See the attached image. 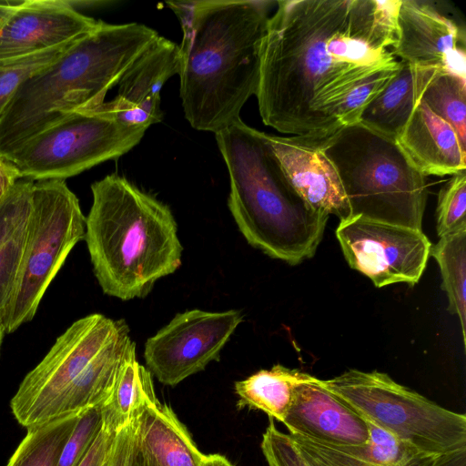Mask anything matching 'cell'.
Returning <instances> with one entry per match:
<instances>
[{"label":"cell","mask_w":466,"mask_h":466,"mask_svg":"<svg viewBox=\"0 0 466 466\" xmlns=\"http://www.w3.org/2000/svg\"><path fill=\"white\" fill-rule=\"evenodd\" d=\"M277 4L261 46V119L280 133L324 139L345 127L343 105L355 88L398 71L400 0Z\"/></svg>","instance_id":"6da1fadb"},{"label":"cell","mask_w":466,"mask_h":466,"mask_svg":"<svg viewBox=\"0 0 466 466\" xmlns=\"http://www.w3.org/2000/svg\"><path fill=\"white\" fill-rule=\"evenodd\" d=\"M180 20V98L190 126L217 133L240 119L258 92L260 56L272 2H167Z\"/></svg>","instance_id":"7a4b0ae2"},{"label":"cell","mask_w":466,"mask_h":466,"mask_svg":"<svg viewBox=\"0 0 466 466\" xmlns=\"http://www.w3.org/2000/svg\"><path fill=\"white\" fill-rule=\"evenodd\" d=\"M158 36L143 24L98 21L13 94L0 112V158L67 115L100 106L107 92Z\"/></svg>","instance_id":"3957f363"},{"label":"cell","mask_w":466,"mask_h":466,"mask_svg":"<svg viewBox=\"0 0 466 466\" xmlns=\"http://www.w3.org/2000/svg\"><path fill=\"white\" fill-rule=\"evenodd\" d=\"M91 191L84 239L99 286L122 300L147 296L181 266L169 207L116 174L93 183Z\"/></svg>","instance_id":"277c9868"},{"label":"cell","mask_w":466,"mask_h":466,"mask_svg":"<svg viewBox=\"0 0 466 466\" xmlns=\"http://www.w3.org/2000/svg\"><path fill=\"white\" fill-rule=\"evenodd\" d=\"M215 137L229 175L228 209L247 242L290 265L311 258L329 216L297 194L266 133L238 119Z\"/></svg>","instance_id":"5b68a950"},{"label":"cell","mask_w":466,"mask_h":466,"mask_svg":"<svg viewBox=\"0 0 466 466\" xmlns=\"http://www.w3.org/2000/svg\"><path fill=\"white\" fill-rule=\"evenodd\" d=\"M136 355L125 320L100 313L83 317L25 377L11 400L12 412L30 429L101 405Z\"/></svg>","instance_id":"8992f818"},{"label":"cell","mask_w":466,"mask_h":466,"mask_svg":"<svg viewBox=\"0 0 466 466\" xmlns=\"http://www.w3.org/2000/svg\"><path fill=\"white\" fill-rule=\"evenodd\" d=\"M319 143L339 175L351 217L422 230L425 176L395 138L356 122Z\"/></svg>","instance_id":"52a82bcc"},{"label":"cell","mask_w":466,"mask_h":466,"mask_svg":"<svg viewBox=\"0 0 466 466\" xmlns=\"http://www.w3.org/2000/svg\"><path fill=\"white\" fill-rule=\"evenodd\" d=\"M324 386L363 418L429 453L466 450V416L448 410L378 370L350 369Z\"/></svg>","instance_id":"ba28073f"},{"label":"cell","mask_w":466,"mask_h":466,"mask_svg":"<svg viewBox=\"0 0 466 466\" xmlns=\"http://www.w3.org/2000/svg\"><path fill=\"white\" fill-rule=\"evenodd\" d=\"M102 105L67 115L25 140L2 160L19 179L42 181L65 180L121 157L140 142L147 128L117 120Z\"/></svg>","instance_id":"9c48e42d"},{"label":"cell","mask_w":466,"mask_h":466,"mask_svg":"<svg viewBox=\"0 0 466 466\" xmlns=\"http://www.w3.org/2000/svg\"><path fill=\"white\" fill-rule=\"evenodd\" d=\"M85 231L86 217L78 198L64 180L34 183L27 236L3 324L5 333L34 318L46 290Z\"/></svg>","instance_id":"30bf717a"},{"label":"cell","mask_w":466,"mask_h":466,"mask_svg":"<svg viewBox=\"0 0 466 466\" xmlns=\"http://www.w3.org/2000/svg\"><path fill=\"white\" fill-rule=\"evenodd\" d=\"M243 320L238 309L177 313L145 343L147 369L167 386H176L217 360Z\"/></svg>","instance_id":"8fae6325"},{"label":"cell","mask_w":466,"mask_h":466,"mask_svg":"<svg viewBox=\"0 0 466 466\" xmlns=\"http://www.w3.org/2000/svg\"><path fill=\"white\" fill-rule=\"evenodd\" d=\"M336 237L349 266L378 288L418 283L431 248L422 230L359 216L339 221Z\"/></svg>","instance_id":"7c38bea8"},{"label":"cell","mask_w":466,"mask_h":466,"mask_svg":"<svg viewBox=\"0 0 466 466\" xmlns=\"http://www.w3.org/2000/svg\"><path fill=\"white\" fill-rule=\"evenodd\" d=\"M97 24L67 0L0 1V61L69 43Z\"/></svg>","instance_id":"4fadbf2b"},{"label":"cell","mask_w":466,"mask_h":466,"mask_svg":"<svg viewBox=\"0 0 466 466\" xmlns=\"http://www.w3.org/2000/svg\"><path fill=\"white\" fill-rule=\"evenodd\" d=\"M394 56L466 79L464 33L429 1L400 0Z\"/></svg>","instance_id":"5bb4252c"},{"label":"cell","mask_w":466,"mask_h":466,"mask_svg":"<svg viewBox=\"0 0 466 466\" xmlns=\"http://www.w3.org/2000/svg\"><path fill=\"white\" fill-rule=\"evenodd\" d=\"M266 139L287 179L312 210L339 221L351 217L339 175L319 140L271 134Z\"/></svg>","instance_id":"9a60e30c"},{"label":"cell","mask_w":466,"mask_h":466,"mask_svg":"<svg viewBox=\"0 0 466 466\" xmlns=\"http://www.w3.org/2000/svg\"><path fill=\"white\" fill-rule=\"evenodd\" d=\"M178 72V45L159 35L123 74L116 97L102 106L117 120L147 129L162 120L160 90Z\"/></svg>","instance_id":"2e32d148"},{"label":"cell","mask_w":466,"mask_h":466,"mask_svg":"<svg viewBox=\"0 0 466 466\" xmlns=\"http://www.w3.org/2000/svg\"><path fill=\"white\" fill-rule=\"evenodd\" d=\"M290 435L336 446H358L370 440L366 420L316 379L296 388L282 422Z\"/></svg>","instance_id":"e0dca14e"},{"label":"cell","mask_w":466,"mask_h":466,"mask_svg":"<svg viewBox=\"0 0 466 466\" xmlns=\"http://www.w3.org/2000/svg\"><path fill=\"white\" fill-rule=\"evenodd\" d=\"M365 420L370 440L363 445L336 446L289 435L311 466H441L447 456L422 451Z\"/></svg>","instance_id":"ac0fdd59"},{"label":"cell","mask_w":466,"mask_h":466,"mask_svg":"<svg viewBox=\"0 0 466 466\" xmlns=\"http://www.w3.org/2000/svg\"><path fill=\"white\" fill-rule=\"evenodd\" d=\"M395 140L425 177L452 176L466 170V148L455 130L422 100Z\"/></svg>","instance_id":"d6986e66"},{"label":"cell","mask_w":466,"mask_h":466,"mask_svg":"<svg viewBox=\"0 0 466 466\" xmlns=\"http://www.w3.org/2000/svg\"><path fill=\"white\" fill-rule=\"evenodd\" d=\"M202 457L169 406L157 400L137 419L131 466H200Z\"/></svg>","instance_id":"ffe728a7"},{"label":"cell","mask_w":466,"mask_h":466,"mask_svg":"<svg viewBox=\"0 0 466 466\" xmlns=\"http://www.w3.org/2000/svg\"><path fill=\"white\" fill-rule=\"evenodd\" d=\"M441 71L400 60L398 71L366 106L359 122L395 138L420 102L428 85Z\"/></svg>","instance_id":"44dd1931"},{"label":"cell","mask_w":466,"mask_h":466,"mask_svg":"<svg viewBox=\"0 0 466 466\" xmlns=\"http://www.w3.org/2000/svg\"><path fill=\"white\" fill-rule=\"evenodd\" d=\"M34 182L18 179L0 200V327L18 278L32 208Z\"/></svg>","instance_id":"7402d4cb"},{"label":"cell","mask_w":466,"mask_h":466,"mask_svg":"<svg viewBox=\"0 0 466 466\" xmlns=\"http://www.w3.org/2000/svg\"><path fill=\"white\" fill-rule=\"evenodd\" d=\"M317 378L297 369L280 364L260 370L245 380L235 382L238 407H248L265 412L269 418L283 422L299 385Z\"/></svg>","instance_id":"603a6c76"},{"label":"cell","mask_w":466,"mask_h":466,"mask_svg":"<svg viewBox=\"0 0 466 466\" xmlns=\"http://www.w3.org/2000/svg\"><path fill=\"white\" fill-rule=\"evenodd\" d=\"M157 400L152 375L136 355L125 364L112 393L101 404L103 426L117 432L136 421L144 409Z\"/></svg>","instance_id":"cb8c5ba5"},{"label":"cell","mask_w":466,"mask_h":466,"mask_svg":"<svg viewBox=\"0 0 466 466\" xmlns=\"http://www.w3.org/2000/svg\"><path fill=\"white\" fill-rule=\"evenodd\" d=\"M430 255L439 264L448 309L458 316L463 346L466 345V228L440 238Z\"/></svg>","instance_id":"d4e9b609"},{"label":"cell","mask_w":466,"mask_h":466,"mask_svg":"<svg viewBox=\"0 0 466 466\" xmlns=\"http://www.w3.org/2000/svg\"><path fill=\"white\" fill-rule=\"evenodd\" d=\"M79 414L65 416L27 429L25 437L10 458L7 466H56L62 449Z\"/></svg>","instance_id":"484cf974"},{"label":"cell","mask_w":466,"mask_h":466,"mask_svg":"<svg viewBox=\"0 0 466 466\" xmlns=\"http://www.w3.org/2000/svg\"><path fill=\"white\" fill-rule=\"evenodd\" d=\"M421 100L453 127L466 148V79L441 71L428 85Z\"/></svg>","instance_id":"4316f807"},{"label":"cell","mask_w":466,"mask_h":466,"mask_svg":"<svg viewBox=\"0 0 466 466\" xmlns=\"http://www.w3.org/2000/svg\"><path fill=\"white\" fill-rule=\"evenodd\" d=\"M74 41L39 53L0 61V112L25 81L56 61Z\"/></svg>","instance_id":"83f0119b"},{"label":"cell","mask_w":466,"mask_h":466,"mask_svg":"<svg viewBox=\"0 0 466 466\" xmlns=\"http://www.w3.org/2000/svg\"><path fill=\"white\" fill-rule=\"evenodd\" d=\"M466 170L451 176L438 194L437 234L440 238L466 228Z\"/></svg>","instance_id":"f1b7e54d"},{"label":"cell","mask_w":466,"mask_h":466,"mask_svg":"<svg viewBox=\"0 0 466 466\" xmlns=\"http://www.w3.org/2000/svg\"><path fill=\"white\" fill-rule=\"evenodd\" d=\"M103 424L101 405L80 412L65 443L56 466H77L100 431Z\"/></svg>","instance_id":"f546056e"},{"label":"cell","mask_w":466,"mask_h":466,"mask_svg":"<svg viewBox=\"0 0 466 466\" xmlns=\"http://www.w3.org/2000/svg\"><path fill=\"white\" fill-rule=\"evenodd\" d=\"M260 448L268 466H311L291 436L280 431L271 418Z\"/></svg>","instance_id":"4dcf8cb0"},{"label":"cell","mask_w":466,"mask_h":466,"mask_svg":"<svg viewBox=\"0 0 466 466\" xmlns=\"http://www.w3.org/2000/svg\"><path fill=\"white\" fill-rule=\"evenodd\" d=\"M136 421L116 433L113 444L101 466H131Z\"/></svg>","instance_id":"1f68e13d"},{"label":"cell","mask_w":466,"mask_h":466,"mask_svg":"<svg viewBox=\"0 0 466 466\" xmlns=\"http://www.w3.org/2000/svg\"><path fill=\"white\" fill-rule=\"evenodd\" d=\"M116 432L102 428L77 466H101L113 444Z\"/></svg>","instance_id":"d6a6232c"},{"label":"cell","mask_w":466,"mask_h":466,"mask_svg":"<svg viewBox=\"0 0 466 466\" xmlns=\"http://www.w3.org/2000/svg\"><path fill=\"white\" fill-rule=\"evenodd\" d=\"M18 179L14 168L0 158V200Z\"/></svg>","instance_id":"836d02e7"},{"label":"cell","mask_w":466,"mask_h":466,"mask_svg":"<svg viewBox=\"0 0 466 466\" xmlns=\"http://www.w3.org/2000/svg\"><path fill=\"white\" fill-rule=\"evenodd\" d=\"M200 466H234V465L223 455L203 454Z\"/></svg>","instance_id":"e575fe53"},{"label":"cell","mask_w":466,"mask_h":466,"mask_svg":"<svg viewBox=\"0 0 466 466\" xmlns=\"http://www.w3.org/2000/svg\"><path fill=\"white\" fill-rule=\"evenodd\" d=\"M441 466H466V450L447 455Z\"/></svg>","instance_id":"d590c367"},{"label":"cell","mask_w":466,"mask_h":466,"mask_svg":"<svg viewBox=\"0 0 466 466\" xmlns=\"http://www.w3.org/2000/svg\"><path fill=\"white\" fill-rule=\"evenodd\" d=\"M4 334H5V330L0 327V350H1Z\"/></svg>","instance_id":"8d00e7d4"}]
</instances>
